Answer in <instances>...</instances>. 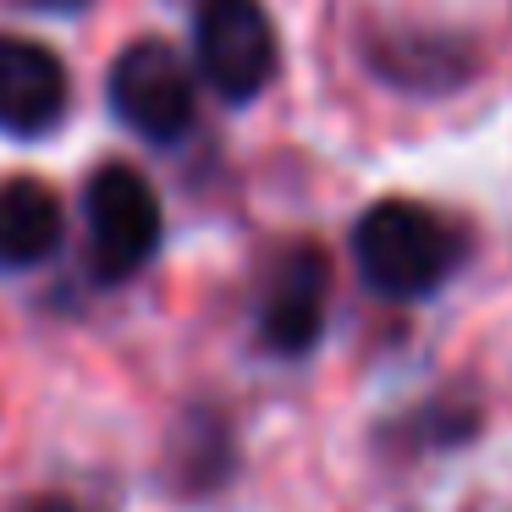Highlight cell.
<instances>
[{"label": "cell", "mask_w": 512, "mask_h": 512, "mask_svg": "<svg viewBox=\"0 0 512 512\" xmlns=\"http://www.w3.org/2000/svg\"><path fill=\"white\" fill-rule=\"evenodd\" d=\"M353 259L364 281L386 298H424L457 265V232L413 199H380L353 232Z\"/></svg>", "instance_id": "cell-1"}, {"label": "cell", "mask_w": 512, "mask_h": 512, "mask_svg": "<svg viewBox=\"0 0 512 512\" xmlns=\"http://www.w3.org/2000/svg\"><path fill=\"white\" fill-rule=\"evenodd\" d=\"M83 221H89V259L100 281H122L149 265L160 248V199L133 166L111 160L83 188Z\"/></svg>", "instance_id": "cell-2"}, {"label": "cell", "mask_w": 512, "mask_h": 512, "mask_svg": "<svg viewBox=\"0 0 512 512\" xmlns=\"http://www.w3.org/2000/svg\"><path fill=\"white\" fill-rule=\"evenodd\" d=\"M193 56L221 100L243 105L276 78V28L259 0H199Z\"/></svg>", "instance_id": "cell-3"}, {"label": "cell", "mask_w": 512, "mask_h": 512, "mask_svg": "<svg viewBox=\"0 0 512 512\" xmlns=\"http://www.w3.org/2000/svg\"><path fill=\"white\" fill-rule=\"evenodd\" d=\"M111 105L138 138L149 144H177L193 127V72L160 39H138L111 67Z\"/></svg>", "instance_id": "cell-4"}, {"label": "cell", "mask_w": 512, "mask_h": 512, "mask_svg": "<svg viewBox=\"0 0 512 512\" xmlns=\"http://www.w3.org/2000/svg\"><path fill=\"white\" fill-rule=\"evenodd\" d=\"M325 254L309 243L287 248V254L270 265L265 292H259V336H265L270 353H309L314 336L325 325Z\"/></svg>", "instance_id": "cell-5"}, {"label": "cell", "mask_w": 512, "mask_h": 512, "mask_svg": "<svg viewBox=\"0 0 512 512\" xmlns=\"http://www.w3.org/2000/svg\"><path fill=\"white\" fill-rule=\"evenodd\" d=\"M67 67L34 39L0 34V133L39 138L67 116Z\"/></svg>", "instance_id": "cell-6"}, {"label": "cell", "mask_w": 512, "mask_h": 512, "mask_svg": "<svg viewBox=\"0 0 512 512\" xmlns=\"http://www.w3.org/2000/svg\"><path fill=\"white\" fill-rule=\"evenodd\" d=\"M67 215L61 199L34 177L0 182V270H28L61 248Z\"/></svg>", "instance_id": "cell-7"}, {"label": "cell", "mask_w": 512, "mask_h": 512, "mask_svg": "<svg viewBox=\"0 0 512 512\" xmlns=\"http://www.w3.org/2000/svg\"><path fill=\"white\" fill-rule=\"evenodd\" d=\"M17 6H34V12H61V17H72V12H83V6H94V0H17Z\"/></svg>", "instance_id": "cell-8"}, {"label": "cell", "mask_w": 512, "mask_h": 512, "mask_svg": "<svg viewBox=\"0 0 512 512\" xmlns=\"http://www.w3.org/2000/svg\"><path fill=\"white\" fill-rule=\"evenodd\" d=\"M28 512H78V507H72V501H34Z\"/></svg>", "instance_id": "cell-9"}]
</instances>
